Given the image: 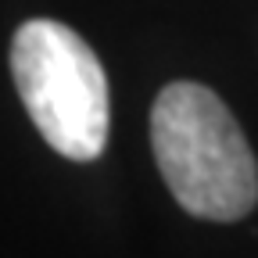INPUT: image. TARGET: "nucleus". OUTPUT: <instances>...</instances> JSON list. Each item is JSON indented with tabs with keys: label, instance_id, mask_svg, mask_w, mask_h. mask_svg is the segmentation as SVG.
<instances>
[{
	"label": "nucleus",
	"instance_id": "obj_1",
	"mask_svg": "<svg viewBox=\"0 0 258 258\" xmlns=\"http://www.w3.org/2000/svg\"><path fill=\"white\" fill-rule=\"evenodd\" d=\"M151 147L194 219L237 222L258 205V161L237 118L201 83H169L151 108Z\"/></svg>",
	"mask_w": 258,
	"mask_h": 258
},
{
	"label": "nucleus",
	"instance_id": "obj_2",
	"mask_svg": "<svg viewBox=\"0 0 258 258\" xmlns=\"http://www.w3.org/2000/svg\"><path fill=\"white\" fill-rule=\"evenodd\" d=\"M11 76L40 137L72 161L108 147V76L76 29L29 18L11 40Z\"/></svg>",
	"mask_w": 258,
	"mask_h": 258
}]
</instances>
